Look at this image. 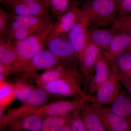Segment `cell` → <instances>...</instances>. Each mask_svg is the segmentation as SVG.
Masks as SVG:
<instances>
[{
    "instance_id": "8992f818",
    "label": "cell",
    "mask_w": 131,
    "mask_h": 131,
    "mask_svg": "<svg viewBox=\"0 0 131 131\" xmlns=\"http://www.w3.org/2000/svg\"><path fill=\"white\" fill-rule=\"evenodd\" d=\"M46 46L60 63L75 67L77 61H79L68 34L52 39L47 42Z\"/></svg>"
},
{
    "instance_id": "7c38bea8",
    "label": "cell",
    "mask_w": 131,
    "mask_h": 131,
    "mask_svg": "<svg viewBox=\"0 0 131 131\" xmlns=\"http://www.w3.org/2000/svg\"><path fill=\"white\" fill-rule=\"evenodd\" d=\"M52 23L47 14L43 16H20L12 14L6 35L20 29L46 28Z\"/></svg>"
},
{
    "instance_id": "30bf717a",
    "label": "cell",
    "mask_w": 131,
    "mask_h": 131,
    "mask_svg": "<svg viewBox=\"0 0 131 131\" xmlns=\"http://www.w3.org/2000/svg\"><path fill=\"white\" fill-rule=\"evenodd\" d=\"M91 103L106 130L131 131V124L126 119L115 113L110 107H105L97 103Z\"/></svg>"
},
{
    "instance_id": "ac0fdd59",
    "label": "cell",
    "mask_w": 131,
    "mask_h": 131,
    "mask_svg": "<svg viewBox=\"0 0 131 131\" xmlns=\"http://www.w3.org/2000/svg\"><path fill=\"white\" fill-rule=\"evenodd\" d=\"M13 14L20 16H43L47 14L43 3L31 2L19 3L7 6Z\"/></svg>"
},
{
    "instance_id": "4316f807",
    "label": "cell",
    "mask_w": 131,
    "mask_h": 131,
    "mask_svg": "<svg viewBox=\"0 0 131 131\" xmlns=\"http://www.w3.org/2000/svg\"><path fill=\"white\" fill-rule=\"evenodd\" d=\"M85 103L80 105L71 112L72 117L70 123L72 131H87L81 115L82 108Z\"/></svg>"
},
{
    "instance_id": "f546056e",
    "label": "cell",
    "mask_w": 131,
    "mask_h": 131,
    "mask_svg": "<svg viewBox=\"0 0 131 131\" xmlns=\"http://www.w3.org/2000/svg\"><path fill=\"white\" fill-rule=\"evenodd\" d=\"M12 14L0 8V37L3 38L6 33Z\"/></svg>"
},
{
    "instance_id": "e575fe53",
    "label": "cell",
    "mask_w": 131,
    "mask_h": 131,
    "mask_svg": "<svg viewBox=\"0 0 131 131\" xmlns=\"http://www.w3.org/2000/svg\"><path fill=\"white\" fill-rule=\"evenodd\" d=\"M52 1V0H44V5L46 9H47L49 7Z\"/></svg>"
},
{
    "instance_id": "8fae6325",
    "label": "cell",
    "mask_w": 131,
    "mask_h": 131,
    "mask_svg": "<svg viewBox=\"0 0 131 131\" xmlns=\"http://www.w3.org/2000/svg\"><path fill=\"white\" fill-rule=\"evenodd\" d=\"M101 52L99 48L88 41L79 58L81 73L84 78V87L87 88L93 74L95 64Z\"/></svg>"
},
{
    "instance_id": "d590c367",
    "label": "cell",
    "mask_w": 131,
    "mask_h": 131,
    "mask_svg": "<svg viewBox=\"0 0 131 131\" xmlns=\"http://www.w3.org/2000/svg\"><path fill=\"white\" fill-rule=\"evenodd\" d=\"M8 75L6 74H0V82L5 81L6 77Z\"/></svg>"
},
{
    "instance_id": "d6a6232c",
    "label": "cell",
    "mask_w": 131,
    "mask_h": 131,
    "mask_svg": "<svg viewBox=\"0 0 131 131\" xmlns=\"http://www.w3.org/2000/svg\"><path fill=\"white\" fill-rule=\"evenodd\" d=\"M36 2L43 3H44V0H2L1 2L4 6L7 7L9 5L19 3L25 2Z\"/></svg>"
},
{
    "instance_id": "277c9868",
    "label": "cell",
    "mask_w": 131,
    "mask_h": 131,
    "mask_svg": "<svg viewBox=\"0 0 131 131\" xmlns=\"http://www.w3.org/2000/svg\"><path fill=\"white\" fill-rule=\"evenodd\" d=\"M81 7L88 15L90 27L106 26L117 19L118 8L114 0H92Z\"/></svg>"
},
{
    "instance_id": "836d02e7",
    "label": "cell",
    "mask_w": 131,
    "mask_h": 131,
    "mask_svg": "<svg viewBox=\"0 0 131 131\" xmlns=\"http://www.w3.org/2000/svg\"><path fill=\"white\" fill-rule=\"evenodd\" d=\"M70 122H68L67 124H64L59 129V131H71V126Z\"/></svg>"
},
{
    "instance_id": "ffe728a7",
    "label": "cell",
    "mask_w": 131,
    "mask_h": 131,
    "mask_svg": "<svg viewBox=\"0 0 131 131\" xmlns=\"http://www.w3.org/2000/svg\"><path fill=\"white\" fill-rule=\"evenodd\" d=\"M115 113L126 119L131 125V99L121 90L119 95L111 104Z\"/></svg>"
},
{
    "instance_id": "74e56055",
    "label": "cell",
    "mask_w": 131,
    "mask_h": 131,
    "mask_svg": "<svg viewBox=\"0 0 131 131\" xmlns=\"http://www.w3.org/2000/svg\"><path fill=\"white\" fill-rule=\"evenodd\" d=\"M126 74L131 78V70L130 71H129V72H128V73H126Z\"/></svg>"
},
{
    "instance_id": "52a82bcc",
    "label": "cell",
    "mask_w": 131,
    "mask_h": 131,
    "mask_svg": "<svg viewBox=\"0 0 131 131\" xmlns=\"http://www.w3.org/2000/svg\"><path fill=\"white\" fill-rule=\"evenodd\" d=\"M89 27L88 15L82 8H80L75 22L68 34L78 60L88 42V31Z\"/></svg>"
},
{
    "instance_id": "2e32d148",
    "label": "cell",
    "mask_w": 131,
    "mask_h": 131,
    "mask_svg": "<svg viewBox=\"0 0 131 131\" xmlns=\"http://www.w3.org/2000/svg\"><path fill=\"white\" fill-rule=\"evenodd\" d=\"M90 27L88 31V41L95 45L101 51L107 50L117 31L110 29H100Z\"/></svg>"
},
{
    "instance_id": "603a6c76",
    "label": "cell",
    "mask_w": 131,
    "mask_h": 131,
    "mask_svg": "<svg viewBox=\"0 0 131 131\" xmlns=\"http://www.w3.org/2000/svg\"><path fill=\"white\" fill-rule=\"evenodd\" d=\"M16 98L13 85L5 80L0 82V116L2 115L5 108Z\"/></svg>"
},
{
    "instance_id": "ba28073f",
    "label": "cell",
    "mask_w": 131,
    "mask_h": 131,
    "mask_svg": "<svg viewBox=\"0 0 131 131\" xmlns=\"http://www.w3.org/2000/svg\"><path fill=\"white\" fill-rule=\"evenodd\" d=\"M91 98V95H87L72 100L59 101L46 104L38 107L34 113L43 118L50 116L64 115L71 113L83 103L90 101Z\"/></svg>"
},
{
    "instance_id": "5bb4252c",
    "label": "cell",
    "mask_w": 131,
    "mask_h": 131,
    "mask_svg": "<svg viewBox=\"0 0 131 131\" xmlns=\"http://www.w3.org/2000/svg\"><path fill=\"white\" fill-rule=\"evenodd\" d=\"M111 72L110 62L101 52L96 61L93 74L87 88L89 93H95L99 87L107 79Z\"/></svg>"
},
{
    "instance_id": "ab89813d",
    "label": "cell",
    "mask_w": 131,
    "mask_h": 131,
    "mask_svg": "<svg viewBox=\"0 0 131 131\" xmlns=\"http://www.w3.org/2000/svg\"><path fill=\"white\" fill-rule=\"evenodd\" d=\"M114 1H115V2H116V3H117V4H118V3H119L121 1V0H114Z\"/></svg>"
},
{
    "instance_id": "8d00e7d4",
    "label": "cell",
    "mask_w": 131,
    "mask_h": 131,
    "mask_svg": "<svg viewBox=\"0 0 131 131\" xmlns=\"http://www.w3.org/2000/svg\"><path fill=\"white\" fill-rule=\"evenodd\" d=\"M123 32L127 33L129 34L130 35H131V29L130 30H127Z\"/></svg>"
},
{
    "instance_id": "7a4b0ae2",
    "label": "cell",
    "mask_w": 131,
    "mask_h": 131,
    "mask_svg": "<svg viewBox=\"0 0 131 131\" xmlns=\"http://www.w3.org/2000/svg\"><path fill=\"white\" fill-rule=\"evenodd\" d=\"M84 81L81 73L71 67L62 77L41 87L51 95L61 97L81 98L87 96L82 86Z\"/></svg>"
},
{
    "instance_id": "3957f363",
    "label": "cell",
    "mask_w": 131,
    "mask_h": 131,
    "mask_svg": "<svg viewBox=\"0 0 131 131\" xmlns=\"http://www.w3.org/2000/svg\"><path fill=\"white\" fill-rule=\"evenodd\" d=\"M53 22L47 28L22 40L13 41L17 59L12 65V71L26 63L39 52L46 46L49 33Z\"/></svg>"
},
{
    "instance_id": "d6986e66",
    "label": "cell",
    "mask_w": 131,
    "mask_h": 131,
    "mask_svg": "<svg viewBox=\"0 0 131 131\" xmlns=\"http://www.w3.org/2000/svg\"><path fill=\"white\" fill-rule=\"evenodd\" d=\"M81 115L87 131H106L90 101L86 102L83 105L81 111Z\"/></svg>"
},
{
    "instance_id": "e0dca14e",
    "label": "cell",
    "mask_w": 131,
    "mask_h": 131,
    "mask_svg": "<svg viewBox=\"0 0 131 131\" xmlns=\"http://www.w3.org/2000/svg\"><path fill=\"white\" fill-rule=\"evenodd\" d=\"M127 51H131V35L117 31L108 49L101 52L108 61H111L117 54Z\"/></svg>"
},
{
    "instance_id": "f1b7e54d",
    "label": "cell",
    "mask_w": 131,
    "mask_h": 131,
    "mask_svg": "<svg viewBox=\"0 0 131 131\" xmlns=\"http://www.w3.org/2000/svg\"><path fill=\"white\" fill-rule=\"evenodd\" d=\"M111 28L120 32L131 29V15L120 16L116 19Z\"/></svg>"
},
{
    "instance_id": "cb8c5ba5",
    "label": "cell",
    "mask_w": 131,
    "mask_h": 131,
    "mask_svg": "<svg viewBox=\"0 0 131 131\" xmlns=\"http://www.w3.org/2000/svg\"><path fill=\"white\" fill-rule=\"evenodd\" d=\"M51 95L43 88H34L31 91L24 105L34 107H39L47 103Z\"/></svg>"
},
{
    "instance_id": "9a60e30c",
    "label": "cell",
    "mask_w": 131,
    "mask_h": 131,
    "mask_svg": "<svg viewBox=\"0 0 131 131\" xmlns=\"http://www.w3.org/2000/svg\"><path fill=\"white\" fill-rule=\"evenodd\" d=\"M71 67L59 63L54 68L47 70L40 74L37 75L36 73L23 74V77L31 78L38 87H41L62 77Z\"/></svg>"
},
{
    "instance_id": "f35d334b",
    "label": "cell",
    "mask_w": 131,
    "mask_h": 131,
    "mask_svg": "<svg viewBox=\"0 0 131 131\" xmlns=\"http://www.w3.org/2000/svg\"><path fill=\"white\" fill-rule=\"evenodd\" d=\"M82 1L83 2V3H85L89 2L90 1H92V0H82Z\"/></svg>"
},
{
    "instance_id": "60d3db41",
    "label": "cell",
    "mask_w": 131,
    "mask_h": 131,
    "mask_svg": "<svg viewBox=\"0 0 131 131\" xmlns=\"http://www.w3.org/2000/svg\"><path fill=\"white\" fill-rule=\"evenodd\" d=\"M0 1H2V0H0Z\"/></svg>"
},
{
    "instance_id": "44dd1931",
    "label": "cell",
    "mask_w": 131,
    "mask_h": 131,
    "mask_svg": "<svg viewBox=\"0 0 131 131\" xmlns=\"http://www.w3.org/2000/svg\"><path fill=\"white\" fill-rule=\"evenodd\" d=\"M17 59V55L12 42L3 38L0 39V62L12 68Z\"/></svg>"
},
{
    "instance_id": "484cf974",
    "label": "cell",
    "mask_w": 131,
    "mask_h": 131,
    "mask_svg": "<svg viewBox=\"0 0 131 131\" xmlns=\"http://www.w3.org/2000/svg\"><path fill=\"white\" fill-rule=\"evenodd\" d=\"M109 61H113L121 72L127 73L131 70V51L117 54Z\"/></svg>"
},
{
    "instance_id": "83f0119b",
    "label": "cell",
    "mask_w": 131,
    "mask_h": 131,
    "mask_svg": "<svg viewBox=\"0 0 131 131\" xmlns=\"http://www.w3.org/2000/svg\"><path fill=\"white\" fill-rule=\"evenodd\" d=\"M70 0H52L49 7L53 16L58 18L68 11Z\"/></svg>"
},
{
    "instance_id": "5b68a950",
    "label": "cell",
    "mask_w": 131,
    "mask_h": 131,
    "mask_svg": "<svg viewBox=\"0 0 131 131\" xmlns=\"http://www.w3.org/2000/svg\"><path fill=\"white\" fill-rule=\"evenodd\" d=\"M110 62L111 72L107 79L101 85L95 96H91L90 101L100 105H111L119 95L121 83L119 78V69L112 61Z\"/></svg>"
},
{
    "instance_id": "4dcf8cb0",
    "label": "cell",
    "mask_w": 131,
    "mask_h": 131,
    "mask_svg": "<svg viewBox=\"0 0 131 131\" xmlns=\"http://www.w3.org/2000/svg\"><path fill=\"white\" fill-rule=\"evenodd\" d=\"M117 8L120 16L131 15V0H121L117 4Z\"/></svg>"
},
{
    "instance_id": "d4e9b609",
    "label": "cell",
    "mask_w": 131,
    "mask_h": 131,
    "mask_svg": "<svg viewBox=\"0 0 131 131\" xmlns=\"http://www.w3.org/2000/svg\"><path fill=\"white\" fill-rule=\"evenodd\" d=\"M12 85L16 98L24 103L26 102L31 91L34 88L31 84L22 80L17 81Z\"/></svg>"
},
{
    "instance_id": "7402d4cb",
    "label": "cell",
    "mask_w": 131,
    "mask_h": 131,
    "mask_svg": "<svg viewBox=\"0 0 131 131\" xmlns=\"http://www.w3.org/2000/svg\"><path fill=\"white\" fill-rule=\"evenodd\" d=\"M71 113L61 116H50L43 118L42 131H59L64 124L70 122Z\"/></svg>"
},
{
    "instance_id": "6da1fadb",
    "label": "cell",
    "mask_w": 131,
    "mask_h": 131,
    "mask_svg": "<svg viewBox=\"0 0 131 131\" xmlns=\"http://www.w3.org/2000/svg\"><path fill=\"white\" fill-rule=\"evenodd\" d=\"M36 108L24 105L10 109L3 115L1 128L10 131H41L43 118L35 114Z\"/></svg>"
},
{
    "instance_id": "9c48e42d",
    "label": "cell",
    "mask_w": 131,
    "mask_h": 131,
    "mask_svg": "<svg viewBox=\"0 0 131 131\" xmlns=\"http://www.w3.org/2000/svg\"><path fill=\"white\" fill-rule=\"evenodd\" d=\"M59 63L58 59L48 49H44L39 52L25 64L12 72L21 74H32L39 71L51 69Z\"/></svg>"
},
{
    "instance_id": "1f68e13d",
    "label": "cell",
    "mask_w": 131,
    "mask_h": 131,
    "mask_svg": "<svg viewBox=\"0 0 131 131\" xmlns=\"http://www.w3.org/2000/svg\"><path fill=\"white\" fill-rule=\"evenodd\" d=\"M118 76L121 83L128 90L131 95V78L126 73L121 72L119 70Z\"/></svg>"
},
{
    "instance_id": "4fadbf2b",
    "label": "cell",
    "mask_w": 131,
    "mask_h": 131,
    "mask_svg": "<svg viewBox=\"0 0 131 131\" xmlns=\"http://www.w3.org/2000/svg\"><path fill=\"white\" fill-rule=\"evenodd\" d=\"M80 9L77 5H73L66 13L57 18L49 33L47 42L53 38L68 34L75 22Z\"/></svg>"
}]
</instances>
